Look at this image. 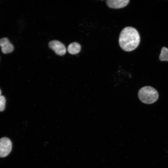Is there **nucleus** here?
I'll list each match as a JSON object with an SVG mask.
<instances>
[{
  "label": "nucleus",
  "mask_w": 168,
  "mask_h": 168,
  "mask_svg": "<svg viewBox=\"0 0 168 168\" xmlns=\"http://www.w3.org/2000/svg\"><path fill=\"white\" fill-rule=\"evenodd\" d=\"M0 46L2 52L4 54L10 53L14 49V46L6 37H3L0 39Z\"/></svg>",
  "instance_id": "5"
},
{
  "label": "nucleus",
  "mask_w": 168,
  "mask_h": 168,
  "mask_svg": "<svg viewBox=\"0 0 168 168\" xmlns=\"http://www.w3.org/2000/svg\"><path fill=\"white\" fill-rule=\"evenodd\" d=\"M1 96V91L0 89V97Z\"/></svg>",
  "instance_id": "10"
},
{
  "label": "nucleus",
  "mask_w": 168,
  "mask_h": 168,
  "mask_svg": "<svg viewBox=\"0 0 168 168\" xmlns=\"http://www.w3.org/2000/svg\"><path fill=\"white\" fill-rule=\"evenodd\" d=\"M138 98L143 103L151 104L155 102L158 98L157 91L151 86H145L141 88L138 93Z\"/></svg>",
  "instance_id": "2"
},
{
  "label": "nucleus",
  "mask_w": 168,
  "mask_h": 168,
  "mask_svg": "<svg viewBox=\"0 0 168 168\" xmlns=\"http://www.w3.org/2000/svg\"><path fill=\"white\" fill-rule=\"evenodd\" d=\"M12 144L11 141L8 138L3 137L0 139V157L7 156L11 152Z\"/></svg>",
  "instance_id": "3"
},
{
  "label": "nucleus",
  "mask_w": 168,
  "mask_h": 168,
  "mask_svg": "<svg viewBox=\"0 0 168 168\" xmlns=\"http://www.w3.org/2000/svg\"><path fill=\"white\" fill-rule=\"evenodd\" d=\"M81 47L77 42H74L70 44L68 46L67 50L68 53L71 54H76L80 52Z\"/></svg>",
  "instance_id": "7"
},
{
  "label": "nucleus",
  "mask_w": 168,
  "mask_h": 168,
  "mask_svg": "<svg viewBox=\"0 0 168 168\" xmlns=\"http://www.w3.org/2000/svg\"><path fill=\"white\" fill-rule=\"evenodd\" d=\"M140 41L139 34L135 28L130 26L124 28L119 35V42L120 46L127 52L132 51L138 46Z\"/></svg>",
  "instance_id": "1"
},
{
  "label": "nucleus",
  "mask_w": 168,
  "mask_h": 168,
  "mask_svg": "<svg viewBox=\"0 0 168 168\" xmlns=\"http://www.w3.org/2000/svg\"><path fill=\"white\" fill-rule=\"evenodd\" d=\"M129 2V0H108L106 1V3L109 7L112 8L118 9L126 6Z\"/></svg>",
  "instance_id": "6"
},
{
  "label": "nucleus",
  "mask_w": 168,
  "mask_h": 168,
  "mask_svg": "<svg viewBox=\"0 0 168 168\" xmlns=\"http://www.w3.org/2000/svg\"><path fill=\"white\" fill-rule=\"evenodd\" d=\"M159 58L161 61H168V48L165 47L162 48Z\"/></svg>",
  "instance_id": "8"
},
{
  "label": "nucleus",
  "mask_w": 168,
  "mask_h": 168,
  "mask_svg": "<svg viewBox=\"0 0 168 168\" xmlns=\"http://www.w3.org/2000/svg\"><path fill=\"white\" fill-rule=\"evenodd\" d=\"M49 48L54 51L57 55L63 56L66 52L65 45L60 41L57 40H53L49 43Z\"/></svg>",
  "instance_id": "4"
},
{
  "label": "nucleus",
  "mask_w": 168,
  "mask_h": 168,
  "mask_svg": "<svg viewBox=\"0 0 168 168\" xmlns=\"http://www.w3.org/2000/svg\"><path fill=\"white\" fill-rule=\"evenodd\" d=\"M6 99L5 97L1 96L0 97V111H3L5 107Z\"/></svg>",
  "instance_id": "9"
}]
</instances>
